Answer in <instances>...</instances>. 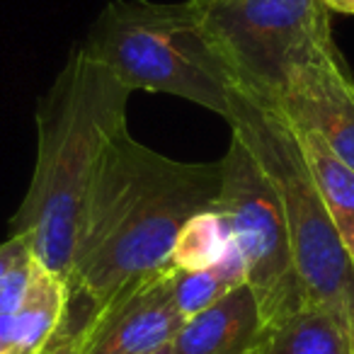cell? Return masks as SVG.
Listing matches in <instances>:
<instances>
[{
  "mask_svg": "<svg viewBox=\"0 0 354 354\" xmlns=\"http://www.w3.org/2000/svg\"><path fill=\"white\" fill-rule=\"evenodd\" d=\"M218 187V160H175L122 129L85 202L68 289L97 308L122 286L170 267L180 228L216 207Z\"/></svg>",
  "mask_w": 354,
  "mask_h": 354,
  "instance_id": "6da1fadb",
  "label": "cell"
},
{
  "mask_svg": "<svg viewBox=\"0 0 354 354\" xmlns=\"http://www.w3.org/2000/svg\"><path fill=\"white\" fill-rule=\"evenodd\" d=\"M131 90L75 46L37 107V162L12 216L32 257L68 284L80 218L109 141L127 129Z\"/></svg>",
  "mask_w": 354,
  "mask_h": 354,
  "instance_id": "7a4b0ae2",
  "label": "cell"
},
{
  "mask_svg": "<svg viewBox=\"0 0 354 354\" xmlns=\"http://www.w3.org/2000/svg\"><path fill=\"white\" fill-rule=\"evenodd\" d=\"M80 51L124 88L175 95L228 122L238 85L197 3L109 0Z\"/></svg>",
  "mask_w": 354,
  "mask_h": 354,
  "instance_id": "3957f363",
  "label": "cell"
},
{
  "mask_svg": "<svg viewBox=\"0 0 354 354\" xmlns=\"http://www.w3.org/2000/svg\"><path fill=\"white\" fill-rule=\"evenodd\" d=\"M228 127L250 148L279 194L304 296L337 315L354 342V262L320 202L294 127L277 109L243 93L233 100Z\"/></svg>",
  "mask_w": 354,
  "mask_h": 354,
  "instance_id": "277c9868",
  "label": "cell"
},
{
  "mask_svg": "<svg viewBox=\"0 0 354 354\" xmlns=\"http://www.w3.org/2000/svg\"><path fill=\"white\" fill-rule=\"evenodd\" d=\"M199 10L238 93L265 107L291 71L339 56L325 0H214Z\"/></svg>",
  "mask_w": 354,
  "mask_h": 354,
  "instance_id": "5b68a950",
  "label": "cell"
},
{
  "mask_svg": "<svg viewBox=\"0 0 354 354\" xmlns=\"http://www.w3.org/2000/svg\"><path fill=\"white\" fill-rule=\"evenodd\" d=\"M221 165L216 209L231 226L233 245L245 262V281L272 325L306 299L294 270L284 207L274 185L241 136L231 131Z\"/></svg>",
  "mask_w": 354,
  "mask_h": 354,
  "instance_id": "8992f818",
  "label": "cell"
},
{
  "mask_svg": "<svg viewBox=\"0 0 354 354\" xmlns=\"http://www.w3.org/2000/svg\"><path fill=\"white\" fill-rule=\"evenodd\" d=\"M185 320L172 296V267H165L122 286L93 308L80 354L156 352L172 342Z\"/></svg>",
  "mask_w": 354,
  "mask_h": 354,
  "instance_id": "52a82bcc",
  "label": "cell"
},
{
  "mask_svg": "<svg viewBox=\"0 0 354 354\" xmlns=\"http://www.w3.org/2000/svg\"><path fill=\"white\" fill-rule=\"evenodd\" d=\"M272 109L291 127L315 133L354 170V78L339 56L291 71Z\"/></svg>",
  "mask_w": 354,
  "mask_h": 354,
  "instance_id": "ba28073f",
  "label": "cell"
},
{
  "mask_svg": "<svg viewBox=\"0 0 354 354\" xmlns=\"http://www.w3.org/2000/svg\"><path fill=\"white\" fill-rule=\"evenodd\" d=\"M265 330L260 306L245 281L185 320L172 337L170 354H260Z\"/></svg>",
  "mask_w": 354,
  "mask_h": 354,
  "instance_id": "9c48e42d",
  "label": "cell"
},
{
  "mask_svg": "<svg viewBox=\"0 0 354 354\" xmlns=\"http://www.w3.org/2000/svg\"><path fill=\"white\" fill-rule=\"evenodd\" d=\"M260 354H354L347 328L325 306L304 299L267 325Z\"/></svg>",
  "mask_w": 354,
  "mask_h": 354,
  "instance_id": "30bf717a",
  "label": "cell"
},
{
  "mask_svg": "<svg viewBox=\"0 0 354 354\" xmlns=\"http://www.w3.org/2000/svg\"><path fill=\"white\" fill-rule=\"evenodd\" d=\"M294 131L313 175L320 202L354 262V170L339 160L315 133L296 127Z\"/></svg>",
  "mask_w": 354,
  "mask_h": 354,
  "instance_id": "8fae6325",
  "label": "cell"
},
{
  "mask_svg": "<svg viewBox=\"0 0 354 354\" xmlns=\"http://www.w3.org/2000/svg\"><path fill=\"white\" fill-rule=\"evenodd\" d=\"M68 301V284L64 279H59V277H54L51 272H46L37 262L25 304L20 306L17 313H12V318H15V344L12 347L39 354L41 347L49 342L51 335L64 323Z\"/></svg>",
  "mask_w": 354,
  "mask_h": 354,
  "instance_id": "7c38bea8",
  "label": "cell"
},
{
  "mask_svg": "<svg viewBox=\"0 0 354 354\" xmlns=\"http://www.w3.org/2000/svg\"><path fill=\"white\" fill-rule=\"evenodd\" d=\"M245 284V262L233 245L218 265L207 270H175L172 267V296L185 318L214 306L236 286Z\"/></svg>",
  "mask_w": 354,
  "mask_h": 354,
  "instance_id": "4fadbf2b",
  "label": "cell"
},
{
  "mask_svg": "<svg viewBox=\"0 0 354 354\" xmlns=\"http://www.w3.org/2000/svg\"><path fill=\"white\" fill-rule=\"evenodd\" d=\"M233 248L231 226L216 207L194 214L177 233L170 267L175 270H207L228 255Z\"/></svg>",
  "mask_w": 354,
  "mask_h": 354,
  "instance_id": "5bb4252c",
  "label": "cell"
},
{
  "mask_svg": "<svg viewBox=\"0 0 354 354\" xmlns=\"http://www.w3.org/2000/svg\"><path fill=\"white\" fill-rule=\"evenodd\" d=\"M93 308L95 306L90 304L85 296L71 291L68 310H66V315H64V323L51 335L49 342L41 347L39 354H80L85 325H88L90 315H93Z\"/></svg>",
  "mask_w": 354,
  "mask_h": 354,
  "instance_id": "9a60e30c",
  "label": "cell"
},
{
  "mask_svg": "<svg viewBox=\"0 0 354 354\" xmlns=\"http://www.w3.org/2000/svg\"><path fill=\"white\" fill-rule=\"evenodd\" d=\"M35 270L37 260L32 255H27L25 260H20L15 267H10L6 272V277L0 279V315H12L20 310V306L27 299V291L32 286Z\"/></svg>",
  "mask_w": 354,
  "mask_h": 354,
  "instance_id": "2e32d148",
  "label": "cell"
},
{
  "mask_svg": "<svg viewBox=\"0 0 354 354\" xmlns=\"http://www.w3.org/2000/svg\"><path fill=\"white\" fill-rule=\"evenodd\" d=\"M27 255H32V250L22 236H10L6 243H0V279L6 277V272L10 267H15Z\"/></svg>",
  "mask_w": 354,
  "mask_h": 354,
  "instance_id": "e0dca14e",
  "label": "cell"
},
{
  "mask_svg": "<svg viewBox=\"0 0 354 354\" xmlns=\"http://www.w3.org/2000/svg\"><path fill=\"white\" fill-rule=\"evenodd\" d=\"M325 6L330 12H344V15H354V0H325Z\"/></svg>",
  "mask_w": 354,
  "mask_h": 354,
  "instance_id": "ac0fdd59",
  "label": "cell"
},
{
  "mask_svg": "<svg viewBox=\"0 0 354 354\" xmlns=\"http://www.w3.org/2000/svg\"><path fill=\"white\" fill-rule=\"evenodd\" d=\"M3 354H32V352H25V349H17V347H10V349H6Z\"/></svg>",
  "mask_w": 354,
  "mask_h": 354,
  "instance_id": "d6986e66",
  "label": "cell"
},
{
  "mask_svg": "<svg viewBox=\"0 0 354 354\" xmlns=\"http://www.w3.org/2000/svg\"><path fill=\"white\" fill-rule=\"evenodd\" d=\"M148 354H170V344H167V347L156 349V352H148Z\"/></svg>",
  "mask_w": 354,
  "mask_h": 354,
  "instance_id": "ffe728a7",
  "label": "cell"
},
{
  "mask_svg": "<svg viewBox=\"0 0 354 354\" xmlns=\"http://www.w3.org/2000/svg\"><path fill=\"white\" fill-rule=\"evenodd\" d=\"M192 3H197V6H207V3H214V0H192Z\"/></svg>",
  "mask_w": 354,
  "mask_h": 354,
  "instance_id": "44dd1931",
  "label": "cell"
},
{
  "mask_svg": "<svg viewBox=\"0 0 354 354\" xmlns=\"http://www.w3.org/2000/svg\"><path fill=\"white\" fill-rule=\"evenodd\" d=\"M3 352H6V349H3V347H0V354H3Z\"/></svg>",
  "mask_w": 354,
  "mask_h": 354,
  "instance_id": "7402d4cb",
  "label": "cell"
}]
</instances>
